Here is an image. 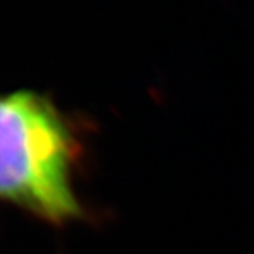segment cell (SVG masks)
<instances>
[{"label":"cell","instance_id":"cell-1","mask_svg":"<svg viewBox=\"0 0 254 254\" xmlns=\"http://www.w3.org/2000/svg\"><path fill=\"white\" fill-rule=\"evenodd\" d=\"M84 152V126L51 97L0 94V202L56 228L90 221L75 191Z\"/></svg>","mask_w":254,"mask_h":254}]
</instances>
